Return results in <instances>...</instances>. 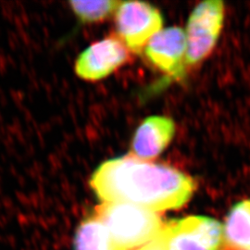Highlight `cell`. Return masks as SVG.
<instances>
[{"instance_id":"ba28073f","label":"cell","mask_w":250,"mask_h":250,"mask_svg":"<svg viewBox=\"0 0 250 250\" xmlns=\"http://www.w3.org/2000/svg\"><path fill=\"white\" fill-rule=\"evenodd\" d=\"M175 134V125L167 117L146 118L134 133L132 153L135 158L149 161L169 146Z\"/></svg>"},{"instance_id":"7a4b0ae2","label":"cell","mask_w":250,"mask_h":250,"mask_svg":"<svg viewBox=\"0 0 250 250\" xmlns=\"http://www.w3.org/2000/svg\"><path fill=\"white\" fill-rule=\"evenodd\" d=\"M94 215L125 250H138L152 241L164 225L157 212L125 203L102 202Z\"/></svg>"},{"instance_id":"5b68a950","label":"cell","mask_w":250,"mask_h":250,"mask_svg":"<svg viewBox=\"0 0 250 250\" xmlns=\"http://www.w3.org/2000/svg\"><path fill=\"white\" fill-rule=\"evenodd\" d=\"M224 17V3L209 0L200 3L191 13L187 27V64L201 62L220 36Z\"/></svg>"},{"instance_id":"9c48e42d","label":"cell","mask_w":250,"mask_h":250,"mask_svg":"<svg viewBox=\"0 0 250 250\" xmlns=\"http://www.w3.org/2000/svg\"><path fill=\"white\" fill-rule=\"evenodd\" d=\"M74 248L75 250H125L95 215L84 220L78 227Z\"/></svg>"},{"instance_id":"8992f818","label":"cell","mask_w":250,"mask_h":250,"mask_svg":"<svg viewBox=\"0 0 250 250\" xmlns=\"http://www.w3.org/2000/svg\"><path fill=\"white\" fill-rule=\"evenodd\" d=\"M128 50L119 37H107L81 53L75 63V72L83 80L104 79L126 63Z\"/></svg>"},{"instance_id":"277c9868","label":"cell","mask_w":250,"mask_h":250,"mask_svg":"<svg viewBox=\"0 0 250 250\" xmlns=\"http://www.w3.org/2000/svg\"><path fill=\"white\" fill-rule=\"evenodd\" d=\"M162 23L160 11L146 2H121L115 12L118 36L134 53L143 50L145 45L161 31Z\"/></svg>"},{"instance_id":"30bf717a","label":"cell","mask_w":250,"mask_h":250,"mask_svg":"<svg viewBox=\"0 0 250 250\" xmlns=\"http://www.w3.org/2000/svg\"><path fill=\"white\" fill-rule=\"evenodd\" d=\"M224 237L235 250H250V200L237 203L230 210L224 227Z\"/></svg>"},{"instance_id":"7c38bea8","label":"cell","mask_w":250,"mask_h":250,"mask_svg":"<svg viewBox=\"0 0 250 250\" xmlns=\"http://www.w3.org/2000/svg\"><path fill=\"white\" fill-rule=\"evenodd\" d=\"M136 250H166L161 237V232L152 241L146 244L145 246Z\"/></svg>"},{"instance_id":"6da1fadb","label":"cell","mask_w":250,"mask_h":250,"mask_svg":"<svg viewBox=\"0 0 250 250\" xmlns=\"http://www.w3.org/2000/svg\"><path fill=\"white\" fill-rule=\"evenodd\" d=\"M89 184L102 202L130 204L154 212L183 207L196 189L193 180L180 170L133 155L103 162Z\"/></svg>"},{"instance_id":"3957f363","label":"cell","mask_w":250,"mask_h":250,"mask_svg":"<svg viewBox=\"0 0 250 250\" xmlns=\"http://www.w3.org/2000/svg\"><path fill=\"white\" fill-rule=\"evenodd\" d=\"M161 235L166 250H219L224 226L208 217L189 216L164 224Z\"/></svg>"},{"instance_id":"52a82bcc","label":"cell","mask_w":250,"mask_h":250,"mask_svg":"<svg viewBox=\"0 0 250 250\" xmlns=\"http://www.w3.org/2000/svg\"><path fill=\"white\" fill-rule=\"evenodd\" d=\"M145 54L161 72L174 78L182 77L187 63L186 32L178 27L161 30L148 41Z\"/></svg>"},{"instance_id":"8fae6325","label":"cell","mask_w":250,"mask_h":250,"mask_svg":"<svg viewBox=\"0 0 250 250\" xmlns=\"http://www.w3.org/2000/svg\"><path fill=\"white\" fill-rule=\"evenodd\" d=\"M120 4V1L115 0L70 2L73 13L84 23H95L107 20L116 12Z\"/></svg>"}]
</instances>
